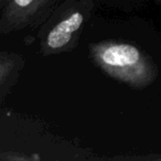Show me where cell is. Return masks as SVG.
<instances>
[{
  "instance_id": "cell-3",
  "label": "cell",
  "mask_w": 161,
  "mask_h": 161,
  "mask_svg": "<svg viewBox=\"0 0 161 161\" xmlns=\"http://www.w3.org/2000/svg\"><path fill=\"white\" fill-rule=\"evenodd\" d=\"M58 0H6L0 16V36L40 25Z\"/></svg>"
},
{
  "instance_id": "cell-1",
  "label": "cell",
  "mask_w": 161,
  "mask_h": 161,
  "mask_svg": "<svg viewBox=\"0 0 161 161\" xmlns=\"http://www.w3.org/2000/svg\"><path fill=\"white\" fill-rule=\"evenodd\" d=\"M90 54L104 73L131 87H148L158 77L153 60L130 43L110 40L92 43Z\"/></svg>"
},
{
  "instance_id": "cell-2",
  "label": "cell",
  "mask_w": 161,
  "mask_h": 161,
  "mask_svg": "<svg viewBox=\"0 0 161 161\" xmlns=\"http://www.w3.org/2000/svg\"><path fill=\"white\" fill-rule=\"evenodd\" d=\"M94 6L93 0H58L38 31L40 53L50 56L75 49Z\"/></svg>"
},
{
  "instance_id": "cell-4",
  "label": "cell",
  "mask_w": 161,
  "mask_h": 161,
  "mask_svg": "<svg viewBox=\"0 0 161 161\" xmlns=\"http://www.w3.org/2000/svg\"><path fill=\"white\" fill-rule=\"evenodd\" d=\"M23 64L25 62L20 54L0 52V87L14 77Z\"/></svg>"
}]
</instances>
